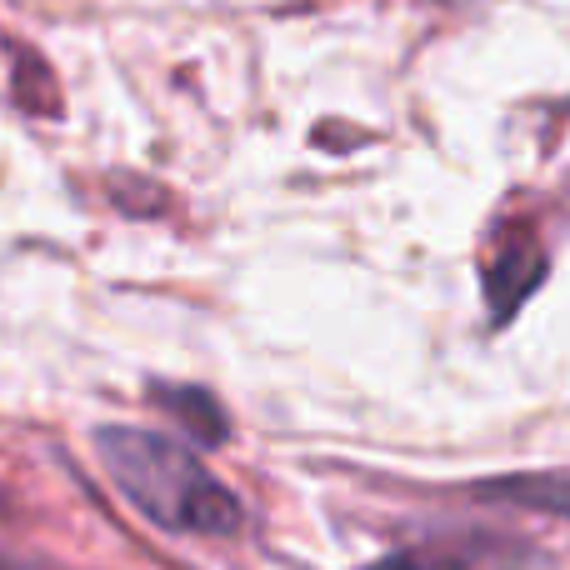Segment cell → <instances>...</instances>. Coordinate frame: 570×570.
<instances>
[{"mask_svg":"<svg viewBox=\"0 0 570 570\" xmlns=\"http://www.w3.org/2000/svg\"><path fill=\"white\" fill-rule=\"evenodd\" d=\"M475 501L485 505H515V511H541L570 521V475L535 471V475H495V481L471 485Z\"/></svg>","mask_w":570,"mask_h":570,"instance_id":"cell-3","label":"cell"},{"mask_svg":"<svg viewBox=\"0 0 570 570\" xmlns=\"http://www.w3.org/2000/svg\"><path fill=\"white\" fill-rule=\"evenodd\" d=\"M150 401L180 425L196 445H226L230 441V415L206 385H150Z\"/></svg>","mask_w":570,"mask_h":570,"instance_id":"cell-4","label":"cell"},{"mask_svg":"<svg viewBox=\"0 0 570 570\" xmlns=\"http://www.w3.org/2000/svg\"><path fill=\"white\" fill-rule=\"evenodd\" d=\"M96 455L116 491L146 521L176 535H236L246 525L240 501L206 471L190 445L146 425H100Z\"/></svg>","mask_w":570,"mask_h":570,"instance_id":"cell-1","label":"cell"},{"mask_svg":"<svg viewBox=\"0 0 570 570\" xmlns=\"http://www.w3.org/2000/svg\"><path fill=\"white\" fill-rule=\"evenodd\" d=\"M0 570H36V566H26V561H16V556L0 551Z\"/></svg>","mask_w":570,"mask_h":570,"instance_id":"cell-7","label":"cell"},{"mask_svg":"<svg viewBox=\"0 0 570 570\" xmlns=\"http://www.w3.org/2000/svg\"><path fill=\"white\" fill-rule=\"evenodd\" d=\"M546 271H551V261H546V250L535 246V240H511V246H495L491 261L481 266V291H485V305H491V325L501 331V325H511V315L521 311L525 301H531L535 291H541Z\"/></svg>","mask_w":570,"mask_h":570,"instance_id":"cell-2","label":"cell"},{"mask_svg":"<svg viewBox=\"0 0 570 570\" xmlns=\"http://www.w3.org/2000/svg\"><path fill=\"white\" fill-rule=\"evenodd\" d=\"M10 60H16V100L26 110H56V80H50V66L36 60L20 40H10Z\"/></svg>","mask_w":570,"mask_h":570,"instance_id":"cell-5","label":"cell"},{"mask_svg":"<svg viewBox=\"0 0 570 570\" xmlns=\"http://www.w3.org/2000/svg\"><path fill=\"white\" fill-rule=\"evenodd\" d=\"M365 570H435V566H425L421 556H385V561H375Z\"/></svg>","mask_w":570,"mask_h":570,"instance_id":"cell-6","label":"cell"}]
</instances>
